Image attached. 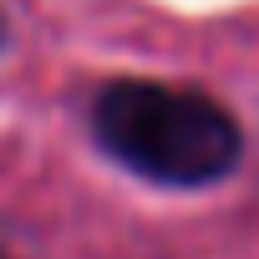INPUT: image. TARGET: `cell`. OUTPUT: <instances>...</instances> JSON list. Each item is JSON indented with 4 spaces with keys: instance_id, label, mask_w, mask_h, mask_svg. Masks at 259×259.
Returning a JSON list of instances; mask_svg holds the SVG:
<instances>
[{
    "instance_id": "cell-1",
    "label": "cell",
    "mask_w": 259,
    "mask_h": 259,
    "mask_svg": "<svg viewBox=\"0 0 259 259\" xmlns=\"http://www.w3.org/2000/svg\"><path fill=\"white\" fill-rule=\"evenodd\" d=\"M92 127L122 168L168 188L219 183L244 153L239 122L213 97L163 81H112L92 107Z\"/></svg>"
},
{
    "instance_id": "cell-2",
    "label": "cell",
    "mask_w": 259,
    "mask_h": 259,
    "mask_svg": "<svg viewBox=\"0 0 259 259\" xmlns=\"http://www.w3.org/2000/svg\"><path fill=\"white\" fill-rule=\"evenodd\" d=\"M0 41H6V26H0Z\"/></svg>"
}]
</instances>
